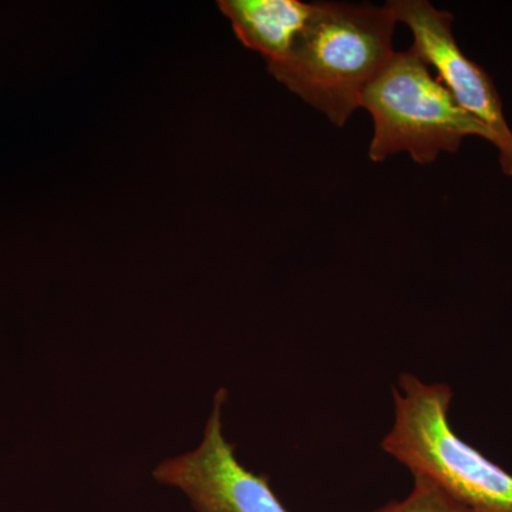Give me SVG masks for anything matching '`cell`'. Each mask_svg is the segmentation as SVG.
Instances as JSON below:
<instances>
[{
  "label": "cell",
  "instance_id": "277c9868",
  "mask_svg": "<svg viewBox=\"0 0 512 512\" xmlns=\"http://www.w3.org/2000/svg\"><path fill=\"white\" fill-rule=\"evenodd\" d=\"M228 390L214 394L204 436L197 448L158 464V483L178 488L197 512H291L282 504L269 477L248 470L224 433Z\"/></svg>",
  "mask_w": 512,
  "mask_h": 512
},
{
  "label": "cell",
  "instance_id": "8992f818",
  "mask_svg": "<svg viewBox=\"0 0 512 512\" xmlns=\"http://www.w3.org/2000/svg\"><path fill=\"white\" fill-rule=\"evenodd\" d=\"M218 8L238 39L265 57L268 66L292 55L315 15L316 3L301 0H220Z\"/></svg>",
  "mask_w": 512,
  "mask_h": 512
},
{
  "label": "cell",
  "instance_id": "5b68a950",
  "mask_svg": "<svg viewBox=\"0 0 512 512\" xmlns=\"http://www.w3.org/2000/svg\"><path fill=\"white\" fill-rule=\"evenodd\" d=\"M386 5L397 23L412 30V49L436 73L458 106L490 131L501 171L512 177V130L505 119L503 101L490 74L458 46L454 16L427 0H392Z\"/></svg>",
  "mask_w": 512,
  "mask_h": 512
},
{
  "label": "cell",
  "instance_id": "52a82bcc",
  "mask_svg": "<svg viewBox=\"0 0 512 512\" xmlns=\"http://www.w3.org/2000/svg\"><path fill=\"white\" fill-rule=\"evenodd\" d=\"M370 512H464L427 478L413 477V488L402 500L390 501Z\"/></svg>",
  "mask_w": 512,
  "mask_h": 512
},
{
  "label": "cell",
  "instance_id": "6da1fadb",
  "mask_svg": "<svg viewBox=\"0 0 512 512\" xmlns=\"http://www.w3.org/2000/svg\"><path fill=\"white\" fill-rule=\"evenodd\" d=\"M396 16L389 6L318 2L285 62L269 73L330 123L345 127L369 84L396 55Z\"/></svg>",
  "mask_w": 512,
  "mask_h": 512
},
{
  "label": "cell",
  "instance_id": "7a4b0ae2",
  "mask_svg": "<svg viewBox=\"0 0 512 512\" xmlns=\"http://www.w3.org/2000/svg\"><path fill=\"white\" fill-rule=\"evenodd\" d=\"M453 390L402 373L382 448L413 477L440 488L464 512H512V474L461 439L450 423Z\"/></svg>",
  "mask_w": 512,
  "mask_h": 512
},
{
  "label": "cell",
  "instance_id": "3957f363",
  "mask_svg": "<svg viewBox=\"0 0 512 512\" xmlns=\"http://www.w3.org/2000/svg\"><path fill=\"white\" fill-rule=\"evenodd\" d=\"M360 109L369 111L373 120V163L407 153L416 164H431L441 153L456 154L466 137L493 144L490 131L458 106L412 47L396 52L369 84Z\"/></svg>",
  "mask_w": 512,
  "mask_h": 512
}]
</instances>
